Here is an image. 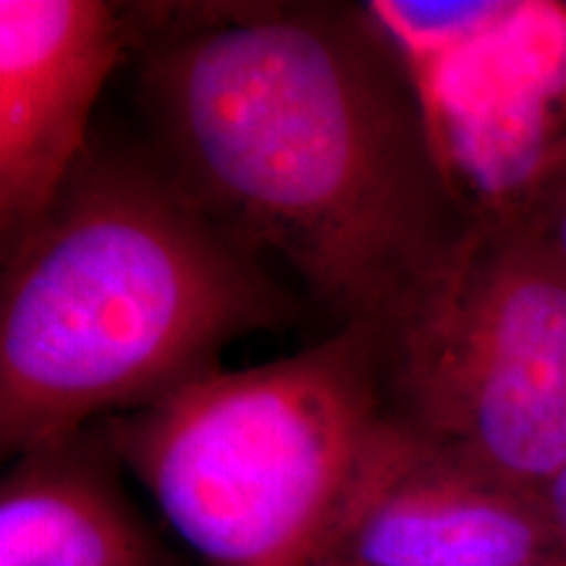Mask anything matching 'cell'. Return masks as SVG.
Returning <instances> with one entry per match:
<instances>
[{"instance_id": "5b68a950", "label": "cell", "mask_w": 566, "mask_h": 566, "mask_svg": "<svg viewBox=\"0 0 566 566\" xmlns=\"http://www.w3.org/2000/svg\"><path fill=\"white\" fill-rule=\"evenodd\" d=\"M317 556L342 566H509L566 548L541 493L485 475L388 415Z\"/></svg>"}, {"instance_id": "6da1fadb", "label": "cell", "mask_w": 566, "mask_h": 566, "mask_svg": "<svg viewBox=\"0 0 566 566\" xmlns=\"http://www.w3.org/2000/svg\"><path fill=\"white\" fill-rule=\"evenodd\" d=\"M145 153L338 325H388L454 271L483 210L451 176L386 13L352 3L134 6Z\"/></svg>"}, {"instance_id": "ba28073f", "label": "cell", "mask_w": 566, "mask_h": 566, "mask_svg": "<svg viewBox=\"0 0 566 566\" xmlns=\"http://www.w3.org/2000/svg\"><path fill=\"white\" fill-rule=\"evenodd\" d=\"M566 275V145L493 208Z\"/></svg>"}, {"instance_id": "7c38bea8", "label": "cell", "mask_w": 566, "mask_h": 566, "mask_svg": "<svg viewBox=\"0 0 566 566\" xmlns=\"http://www.w3.org/2000/svg\"><path fill=\"white\" fill-rule=\"evenodd\" d=\"M562 9H564V13H566V3H562Z\"/></svg>"}, {"instance_id": "30bf717a", "label": "cell", "mask_w": 566, "mask_h": 566, "mask_svg": "<svg viewBox=\"0 0 566 566\" xmlns=\"http://www.w3.org/2000/svg\"><path fill=\"white\" fill-rule=\"evenodd\" d=\"M509 566H566V556L546 558V562H533V564H509Z\"/></svg>"}, {"instance_id": "52a82bcc", "label": "cell", "mask_w": 566, "mask_h": 566, "mask_svg": "<svg viewBox=\"0 0 566 566\" xmlns=\"http://www.w3.org/2000/svg\"><path fill=\"white\" fill-rule=\"evenodd\" d=\"M101 424L34 446L0 483V566H184L124 485Z\"/></svg>"}, {"instance_id": "7a4b0ae2", "label": "cell", "mask_w": 566, "mask_h": 566, "mask_svg": "<svg viewBox=\"0 0 566 566\" xmlns=\"http://www.w3.org/2000/svg\"><path fill=\"white\" fill-rule=\"evenodd\" d=\"M0 451L82 433L300 321L302 300L184 197L145 147L95 145L0 250Z\"/></svg>"}, {"instance_id": "3957f363", "label": "cell", "mask_w": 566, "mask_h": 566, "mask_svg": "<svg viewBox=\"0 0 566 566\" xmlns=\"http://www.w3.org/2000/svg\"><path fill=\"white\" fill-rule=\"evenodd\" d=\"M388 422L380 331L331 336L250 370H212L105 441L205 566H302Z\"/></svg>"}, {"instance_id": "9c48e42d", "label": "cell", "mask_w": 566, "mask_h": 566, "mask_svg": "<svg viewBox=\"0 0 566 566\" xmlns=\"http://www.w3.org/2000/svg\"><path fill=\"white\" fill-rule=\"evenodd\" d=\"M541 501H543V506H546L551 522H554L558 541H562L566 548V470L554 480V483H548L546 488H543Z\"/></svg>"}, {"instance_id": "277c9868", "label": "cell", "mask_w": 566, "mask_h": 566, "mask_svg": "<svg viewBox=\"0 0 566 566\" xmlns=\"http://www.w3.org/2000/svg\"><path fill=\"white\" fill-rule=\"evenodd\" d=\"M378 331L399 428L530 493L566 470V275L501 212Z\"/></svg>"}, {"instance_id": "8992f818", "label": "cell", "mask_w": 566, "mask_h": 566, "mask_svg": "<svg viewBox=\"0 0 566 566\" xmlns=\"http://www.w3.org/2000/svg\"><path fill=\"white\" fill-rule=\"evenodd\" d=\"M134 51V6L0 0V250L45 216L80 166L95 105Z\"/></svg>"}, {"instance_id": "8fae6325", "label": "cell", "mask_w": 566, "mask_h": 566, "mask_svg": "<svg viewBox=\"0 0 566 566\" xmlns=\"http://www.w3.org/2000/svg\"><path fill=\"white\" fill-rule=\"evenodd\" d=\"M302 566H342V564L331 562V558H325V556H315V558H310V562L302 564Z\"/></svg>"}]
</instances>
